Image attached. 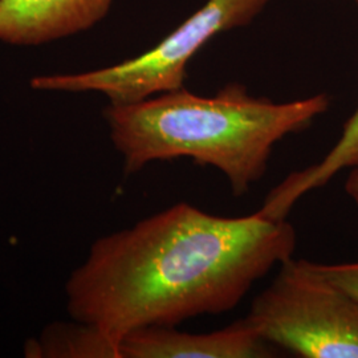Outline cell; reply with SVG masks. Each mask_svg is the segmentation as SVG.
I'll list each match as a JSON object with an SVG mask.
<instances>
[{
	"label": "cell",
	"instance_id": "obj_1",
	"mask_svg": "<svg viewBox=\"0 0 358 358\" xmlns=\"http://www.w3.org/2000/svg\"><path fill=\"white\" fill-rule=\"evenodd\" d=\"M296 243L287 219L219 217L180 202L92 244L65 285L68 313L118 344L136 329L220 315Z\"/></svg>",
	"mask_w": 358,
	"mask_h": 358
},
{
	"label": "cell",
	"instance_id": "obj_2",
	"mask_svg": "<svg viewBox=\"0 0 358 358\" xmlns=\"http://www.w3.org/2000/svg\"><path fill=\"white\" fill-rule=\"evenodd\" d=\"M329 105L324 93L273 103L231 83L214 96L183 87L138 103H109L103 118L125 174H136L155 161L190 158L196 165L217 169L232 194L242 196L264 177L275 145L307 130Z\"/></svg>",
	"mask_w": 358,
	"mask_h": 358
},
{
	"label": "cell",
	"instance_id": "obj_3",
	"mask_svg": "<svg viewBox=\"0 0 358 358\" xmlns=\"http://www.w3.org/2000/svg\"><path fill=\"white\" fill-rule=\"evenodd\" d=\"M269 0H207L149 51L118 64L81 73L41 75L29 85L41 92H97L127 105L185 87L187 65L219 34L250 24Z\"/></svg>",
	"mask_w": 358,
	"mask_h": 358
},
{
	"label": "cell",
	"instance_id": "obj_4",
	"mask_svg": "<svg viewBox=\"0 0 358 358\" xmlns=\"http://www.w3.org/2000/svg\"><path fill=\"white\" fill-rule=\"evenodd\" d=\"M244 317L271 345L303 358H358V303L308 260L289 257Z\"/></svg>",
	"mask_w": 358,
	"mask_h": 358
},
{
	"label": "cell",
	"instance_id": "obj_5",
	"mask_svg": "<svg viewBox=\"0 0 358 358\" xmlns=\"http://www.w3.org/2000/svg\"><path fill=\"white\" fill-rule=\"evenodd\" d=\"M122 358L275 357L273 345L264 341L245 321L210 333L177 331L176 327H146L121 340Z\"/></svg>",
	"mask_w": 358,
	"mask_h": 358
},
{
	"label": "cell",
	"instance_id": "obj_6",
	"mask_svg": "<svg viewBox=\"0 0 358 358\" xmlns=\"http://www.w3.org/2000/svg\"><path fill=\"white\" fill-rule=\"evenodd\" d=\"M115 0H0V41L35 47L85 32Z\"/></svg>",
	"mask_w": 358,
	"mask_h": 358
},
{
	"label": "cell",
	"instance_id": "obj_7",
	"mask_svg": "<svg viewBox=\"0 0 358 358\" xmlns=\"http://www.w3.org/2000/svg\"><path fill=\"white\" fill-rule=\"evenodd\" d=\"M355 166H358V106L344 124L338 141L320 162L287 176L269 192L257 211L271 219H287L291 208L303 195L320 189L340 171Z\"/></svg>",
	"mask_w": 358,
	"mask_h": 358
},
{
	"label": "cell",
	"instance_id": "obj_8",
	"mask_svg": "<svg viewBox=\"0 0 358 358\" xmlns=\"http://www.w3.org/2000/svg\"><path fill=\"white\" fill-rule=\"evenodd\" d=\"M28 358H122L120 344L97 327L75 320L52 322L38 338L27 341Z\"/></svg>",
	"mask_w": 358,
	"mask_h": 358
},
{
	"label": "cell",
	"instance_id": "obj_9",
	"mask_svg": "<svg viewBox=\"0 0 358 358\" xmlns=\"http://www.w3.org/2000/svg\"><path fill=\"white\" fill-rule=\"evenodd\" d=\"M312 268L358 303V262L341 264L312 263Z\"/></svg>",
	"mask_w": 358,
	"mask_h": 358
},
{
	"label": "cell",
	"instance_id": "obj_10",
	"mask_svg": "<svg viewBox=\"0 0 358 358\" xmlns=\"http://www.w3.org/2000/svg\"><path fill=\"white\" fill-rule=\"evenodd\" d=\"M345 192L358 208V166L349 169L345 180Z\"/></svg>",
	"mask_w": 358,
	"mask_h": 358
},
{
	"label": "cell",
	"instance_id": "obj_11",
	"mask_svg": "<svg viewBox=\"0 0 358 358\" xmlns=\"http://www.w3.org/2000/svg\"><path fill=\"white\" fill-rule=\"evenodd\" d=\"M355 1H356V4H357V7H358V0H355Z\"/></svg>",
	"mask_w": 358,
	"mask_h": 358
}]
</instances>
